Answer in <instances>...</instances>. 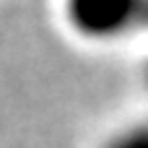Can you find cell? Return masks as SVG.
Masks as SVG:
<instances>
[{"mask_svg":"<svg viewBox=\"0 0 148 148\" xmlns=\"http://www.w3.org/2000/svg\"><path fill=\"white\" fill-rule=\"evenodd\" d=\"M68 23L88 39L148 31V0H65Z\"/></svg>","mask_w":148,"mask_h":148,"instance_id":"6da1fadb","label":"cell"},{"mask_svg":"<svg viewBox=\"0 0 148 148\" xmlns=\"http://www.w3.org/2000/svg\"><path fill=\"white\" fill-rule=\"evenodd\" d=\"M101 148H148V120L117 130Z\"/></svg>","mask_w":148,"mask_h":148,"instance_id":"7a4b0ae2","label":"cell"},{"mask_svg":"<svg viewBox=\"0 0 148 148\" xmlns=\"http://www.w3.org/2000/svg\"><path fill=\"white\" fill-rule=\"evenodd\" d=\"M146 83H148V65H146Z\"/></svg>","mask_w":148,"mask_h":148,"instance_id":"3957f363","label":"cell"}]
</instances>
